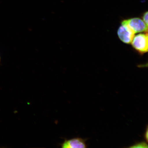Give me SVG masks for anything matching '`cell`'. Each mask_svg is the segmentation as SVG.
<instances>
[{
    "mask_svg": "<svg viewBox=\"0 0 148 148\" xmlns=\"http://www.w3.org/2000/svg\"><path fill=\"white\" fill-rule=\"evenodd\" d=\"M121 25H126L135 34L136 33L147 32V25L143 20L138 18H134L123 20Z\"/></svg>",
    "mask_w": 148,
    "mask_h": 148,
    "instance_id": "6da1fadb",
    "label": "cell"
},
{
    "mask_svg": "<svg viewBox=\"0 0 148 148\" xmlns=\"http://www.w3.org/2000/svg\"><path fill=\"white\" fill-rule=\"evenodd\" d=\"M131 44L132 47L141 53L148 51V40L147 33H140L135 36Z\"/></svg>",
    "mask_w": 148,
    "mask_h": 148,
    "instance_id": "7a4b0ae2",
    "label": "cell"
},
{
    "mask_svg": "<svg viewBox=\"0 0 148 148\" xmlns=\"http://www.w3.org/2000/svg\"><path fill=\"white\" fill-rule=\"evenodd\" d=\"M118 36L124 43H131L135 36V33L127 25H121L117 31Z\"/></svg>",
    "mask_w": 148,
    "mask_h": 148,
    "instance_id": "3957f363",
    "label": "cell"
},
{
    "mask_svg": "<svg viewBox=\"0 0 148 148\" xmlns=\"http://www.w3.org/2000/svg\"><path fill=\"white\" fill-rule=\"evenodd\" d=\"M86 140L79 138L66 139L61 144V146L64 148H86Z\"/></svg>",
    "mask_w": 148,
    "mask_h": 148,
    "instance_id": "277c9868",
    "label": "cell"
},
{
    "mask_svg": "<svg viewBox=\"0 0 148 148\" xmlns=\"http://www.w3.org/2000/svg\"><path fill=\"white\" fill-rule=\"evenodd\" d=\"M147 142H139L131 146V148H148V144Z\"/></svg>",
    "mask_w": 148,
    "mask_h": 148,
    "instance_id": "5b68a950",
    "label": "cell"
},
{
    "mask_svg": "<svg viewBox=\"0 0 148 148\" xmlns=\"http://www.w3.org/2000/svg\"><path fill=\"white\" fill-rule=\"evenodd\" d=\"M148 12H147L144 13L143 15V17H142V19H143V21L144 23L146 24V25H147L148 26Z\"/></svg>",
    "mask_w": 148,
    "mask_h": 148,
    "instance_id": "8992f818",
    "label": "cell"
},
{
    "mask_svg": "<svg viewBox=\"0 0 148 148\" xmlns=\"http://www.w3.org/2000/svg\"><path fill=\"white\" fill-rule=\"evenodd\" d=\"M144 138H145V139L147 140V142H148V129L147 127V131L145 133V134H144Z\"/></svg>",
    "mask_w": 148,
    "mask_h": 148,
    "instance_id": "52a82bcc",
    "label": "cell"
},
{
    "mask_svg": "<svg viewBox=\"0 0 148 148\" xmlns=\"http://www.w3.org/2000/svg\"><path fill=\"white\" fill-rule=\"evenodd\" d=\"M1 56H0V63H1Z\"/></svg>",
    "mask_w": 148,
    "mask_h": 148,
    "instance_id": "ba28073f",
    "label": "cell"
}]
</instances>
